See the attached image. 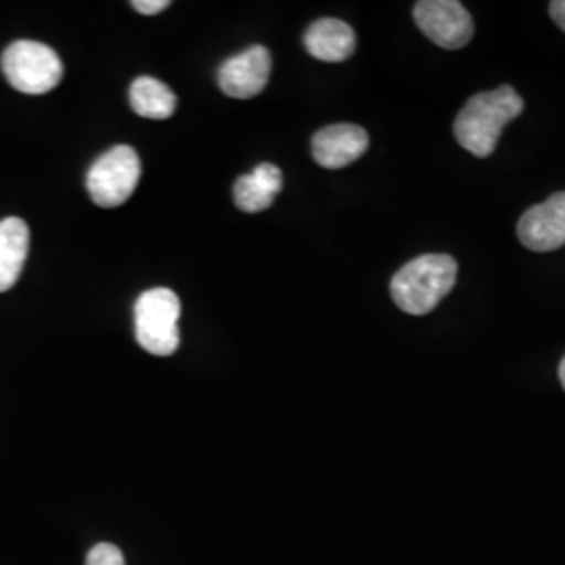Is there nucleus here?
Instances as JSON below:
<instances>
[{"mask_svg": "<svg viewBox=\"0 0 565 565\" xmlns=\"http://www.w3.org/2000/svg\"><path fill=\"white\" fill-rule=\"evenodd\" d=\"M524 99L511 86L478 93L465 103L455 120V139L476 158L494 153L509 121L520 118Z\"/></svg>", "mask_w": 565, "mask_h": 565, "instance_id": "1", "label": "nucleus"}, {"mask_svg": "<svg viewBox=\"0 0 565 565\" xmlns=\"http://www.w3.org/2000/svg\"><path fill=\"white\" fill-rule=\"evenodd\" d=\"M459 275V266L452 256L425 254L392 277L390 294L394 303L415 317L431 312L452 291Z\"/></svg>", "mask_w": 565, "mask_h": 565, "instance_id": "2", "label": "nucleus"}, {"mask_svg": "<svg viewBox=\"0 0 565 565\" xmlns=\"http://www.w3.org/2000/svg\"><path fill=\"white\" fill-rule=\"evenodd\" d=\"M181 300L168 287H156L139 296L135 303V333L145 352L170 356L179 350Z\"/></svg>", "mask_w": 565, "mask_h": 565, "instance_id": "3", "label": "nucleus"}, {"mask_svg": "<svg viewBox=\"0 0 565 565\" xmlns=\"http://www.w3.org/2000/svg\"><path fill=\"white\" fill-rule=\"evenodd\" d=\"M2 72L15 90L46 95L60 86L63 63L60 55L42 42L18 41L4 49Z\"/></svg>", "mask_w": 565, "mask_h": 565, "instance_id": "4", "label": "nucleus"}, {"mask_svg": "<svg viewBox=\"0 0 565 565\" xmlns=\"http://www.w3.org/2000/svg\"><path fill=\"white\" fill-rule=\"evenodd\" d=\"M139 181V153L128 145H118L93 163L86 177V189L90 200L99 207H118L132 198Z\"/></svg>", "mask_w": 565, "mask_h": 565, "instance_id": "5", "label": "nucleus"}, {"mask_svg": "<svg viewBox=\"0 0 565 565\" xmlns=\"http://www.w3.org/2000/svg\"><path fill=\"white\" fill-rule=\"evenodd\" d=\"M413 18L429 41L448 51L463 49L473 36V20L457 0H422Z\"/></svg>", "mask_w": 565, "mask_h": 565, "instance_id": "6", "label": "nucleus"}, {"mask_svg": "<svg viewBox=\"0 0 565 565\" xmlns=\"http://www.w3.org/2000/svg\"><path fill=\"white\" fill-rule=\"evenodd\" d=\"M273 57L263 44H254L239 55L224 61L218 70V86L226 97L254 99L270 78Z\"/></svg>", "mask_w": 565, "mask_h": 565, "instance_id": "7", "label": "nucleus"}, {"mask_svg": "<svg viewBox=\"0 0 565 565\" xmlns=\"http://www.w3.org/2000/svg\"><path fill=\"white\" fill-rule=\"evenodd\" d=\"M518 237L532 252H555L565 245V191L530 207L518 224Z\"/></svg>", "mask_w": 565, "mask_h": 565, "instance_id": "8", "label": "nucleus"}, {"mask_svg": "<svg viewBox=\"0 0 565 565\" xmlns=\"http://www.w3.org/2000/svg\"><path fill=\"white\" fill-rule=\"evenodd\" d=\"M369 149V135L356 124L324 126L312 137L315 162L327 170H340L361 160Z\"/></svg>", "mask_w": 565, "mask_h": 565, "instance_id": "9", "label": "nucleus"}, {"mask_svg": "<svg viewBox=\"0 0 565 565\" xmlns=\"http://www.w3.org/2000/svg\"><path fill=\"white\" fill-rule=\"evenodd\" d=\"M303 46L315 60L340 63L354 55L356 34L345 21L324 18L306 30Z\"/></svg>", "mask_w": 565, "mask_h": 565, "instance_id": "10", "label": "nucleus"}, {"mask_svg": "<svg viewBox=\"0 0 565 565\" xmlns=\"http://www.w3.org/2000/svg\"><path fill=\"white\" fill-rule=\"evenodd\" d=\"M282 172L275 163H260L254 168V172L243 174L233 186V198L237 207L256 214L270 207L275 198L281 193Z\"/></svg>", "mask_w": 565, "mask_h": 565, "instance_id": "11", "label": "nucleus"}, {"mask_svg": "<svg viewBox=\"0 0 565 565\" xmlns=\"http://www.w3.org/2000/svg\"><path fill=\"white\" fill-rule=\"evenodd\" d=\"M30 249V228L21 218L0 221V294L20 279Z\"/></svg>", "mask_w": 565, "mask_h": 565, "instance_id": "12", "label": "nucleus"}, {"mask_svg": "<svg viewBox=\"0 0 565 565\" xmlns=\"http://www.w3.org/2000/svg\"><path fill=\"white\" fill-rule=\"evenodd\" d=\"M130 107L147 120H168L177 111V95L163 82L141 76L130 86Z\"/></svg>", "mask_w": 565, "mask_h": 565, "instance_id": "13", "label": "nucleus"}, {"mask_svg": "<svg viewBox=\"0 0 565 565\" xmlns=\"http://www.w3.org/2000/svg\"><path fill=\"white\" fill-rule=\"evenodd\" d=\"M86 565H126L120 546L111 543H99L93 546L86 555Z\"/></svg>", "mask_w": 565, "mask_h": 565, "instance_id": "14", "label": "nucleus"}, {"mask_svg": "<svg viewBox=\"0 0 565 565\" xmlns=\"http://www.w3.org/2000/svg\"><path fill=\"white\" fill-rule=\"evenodd\" d=\"M132 9H137L142 15H158L163 9L170 7L168 0H132Z\"/></svg>", "mask_w": 565, "mask_h": 565, "instance_id": "15", "label": "nucleus"}, {"mask_svg": "<svg viewBox=\"0 0 565 565\" xmlns=\"http://www.w3.org/2000/svg\"><path fill=\"white\" fill-rule=\"evenodd\" d=\"M548 11H551V18H553L555 23L565 32V0H553V2L548 4Z\"/></svg>", "mask_w": 565, "mask_h": 565, "instance_id": "16", "label": "nucleus"}, {"mask_svg": "<svg viewBox=\"0 0 565 565\" xmlns=\"http://www.w3.org/2000/svg\"><path fill=\"white\" fill-rule=\"evenodd\" d=\"M559 382H562V385H564L565 390V356L564 361H562V364H559Z\"/></svg>", "mask_w": 565, "mask_h": 565, "instance_id": "17", "label": "nucleus"}]
</instances>
